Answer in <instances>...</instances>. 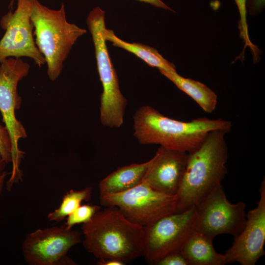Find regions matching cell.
Segmentation results:
<instances>
[{
    "mask_svg": "<svg viewBox=\"0 0 265 265\" xmlns=\"http://www.w3.org/2000/svg\"><path fill=\"white\" fill-rule=\"evenodd\" d=\"M133 135L142 145L159 144L190 153L197 149L214 130L229 132L232 124L222 119L199 117L189 121L169 118L154 107L144 105L133 116Z\"/></svg>",
    "mask_w": 265,
    "mask_h": 265,
    "instance_id": "6da1fadb",
    "label": "cell"
},
{
    "mask_svg": "<svg viewBox=\"0 0 265 265\" xmlns=\"http://www.w3.org/2000/svg\"><path fill=\"white\" fill-rule=\"evenodd\" d=\"M81 229L83 247L99 260L125 264L143 255V227L128 220L116 207L99 210Z\"/></svg>",
    "mask_w": 265,
    "mask_h": 265,
    "instance_id": "7a4b0ae2",
    "label": "cell"
},
{
    "mask_svg": "<svg viewBox=\"0 0 265 265\" xmlns=\"http://www.w3.org/2000/svg\"><path fill=\"white\" fill-rule=\"evenodd\" d=\"M224 130L210 132L200 146L188 153L184 176L176 195L175 212L194 207L227 173L228 151Z\"/></svg>",
    "mask_w": 265,
    "mask_h": 265,
    "instance_id": "3957f363",
    "label": "cell"
},
{
    "mask_svg": "<svg viewBox=\"0 0 265 265\" xmlns=\"http://www.w3.org/2000/svg\"><path fill=\"white\" fill-rule=\"evenodd\" d=\"M30 18L36 45L45 60L49 78L53 81L60 75L73 46L86 30L67 20L63 3L55 10L34 0Z\"/></svg>",
    "mask_w": 265,
    "mask_h": 265,
    "instance_id": "277c9868",
    "label": "cell"
},
{
    "mask_svg": "<svg viewBox=\"0 0 265 265\" xmlns=\"http://www.w3.org/2000/svg\"><path fill=\"white\" fill-rule=\"evenodd\" d=\"M86 24L92 36L97 70L103 86L100 98V120L110 128L120 127L124 122L127 100L121 92L118 78L107 51L104 32L105 12L97 6L89 13Z\"/></svg>",
    "mask_w": 265,
    "mask_h": 265,
    "instance_id": "5b68a950",
    "label": "cell"
},
{
    "mask_svg": "<svg viewBox=\"0 0 265 265\" xmlns=\"http://www.w3.org/2000/svg\"><path fill=\"white\" fill-rule=\"evenodd\" d=\"M30 65L21 58H8L0 62V112L12 141L13 158L9 179L12 183L22 180L20 166L25 152L20 149L19 141L27 137L24 127L15 115L22 104L18 85L28 75Z\"/></svg>",
    "mask_w": 265,
    "mask_h": 265,
    "instance_id": "8992f818",
    "label": "cell"
},
{
    "mask_svg": "<svg viewBox=\"0 0 265 265\" xmlns=\"http://www.w3.org/2000/svg\"><path fill=\"white\" fill-rule=\"evenodd\" d=\"M100 203L117 207L128 220L144 227L175 212L176 196L160 192L143 181L127 190L100 196Z\"/></svg>",
    "mask_w": 265,
    "mask_h": 265,
    "instance_id": "52a82bcc",
    "label": "cell"
},
{
    "mask_svg": "<svg viewBox=\"0 0 265 265\" xmlns=\"http://www.w3.org/2000/svg\"><path fill=\"white\" fill-rule=\"evenodd\" d=\"M194 208L195 230L212 238L223 234L236 237L245 226V204L230 203L221 184L212 188Z\"/></svg>",
    "mask_w": 265,
    "mask_h": 265,
    "instance_id": "ba28073f",
    "label": "cell"
},
{
    "mask_svg": "<svg viewBox=\"0 0 265 265\" xmlns=\"http://www.w3.org/2000/svg\"><path fill=\"white\" fill-rule=\"evenodd\" d=\"M194 207L166 215L143 227V256L152 264L168 253L180 249L195 230Z\"/></svg>",
    "mask_w": 265,
    "mask_h": 265,
    "instance_id": "9c48e42d",
    "label": "cell"
},
{
    "mask_svg": "<svg viewBox=\"0 0 265 265\" xmlns=\"http://www.w3.org/2000/svg\"><path fill=\"white\" fill-rule=\"evenodd\" d=\"M16 0V9L4 14L0 21L5 31L0 40V62L8 58L27 57L41 67L45 60L34 40L30 18L34 0Z\"/></svg>",
    "mask_w": 265,
    "mask_h": 265,
    "instance_id": "30bf717a",
    "label": "cell"
},
{
    "mask_svg": "<svg viewBox=\"0 0 265 265\" xmlns=\"http://www.w3.org/2000/svg\"><path fill=\"white\" fill-rule=\"evenodd\" d=\"M81 241L80 232L68 229L63 225L29 233L22 249L25 260L30 265H74L76 263L67 254Z\"/></svg>",
    "mask_w": 265,
    "mask_h": 265,
    "instance_id": "8fae6325",
    "label": "cell"
},
{
    "mask_svg": "<svg viewBox=\"0 0 265 265\" xmlns=\"http://www.w3.org/2000/svg\"><path fill=\"white\" fill-rule=\"evenodd\" d=\"M257 206L246 215L242 231L224 254L226 264L238 262L242 265H254L265 254V179L261 184Z\"/></svg>",
    "mask_w": 265,
    "mask_h": 265,
    "instance_id": "7c38bea8",
    "label": "cell"
},
{
    "mask_svg": "<svg viewBox=\"0 0 265 265\" xmlns=\"http://www.w3.org/2000/svg\"><path fill=\"white\" fill-rule=\"evenodd\" d=\"M188 153L160 146L151 163L144 181L155 189L176 196L185 171Z\"/></svg>",
    "mask_w": 265,
    "mask_h": 265,
    "instance_id": "4fadbf2b",
    "label": "cell"
},
{
    "mask_svg": "<svg viewBox=\"0 0 265 265\" xmlns=\"http://www.w3.org/2000/svg\"><path fill=\"white\" fill-rule=\"evenodd\" d=\"M213 239L195 230L188 236L180 250L189 265L226 264L224 254L215 250Z\"/></svg>",
    "mask_w": 265,
    "mask_h": 265,
    "instance_id": "5bb4252c",
    "label": "cell"
},
{
    "mask_svg": "<svg viewBox=\"0 0 265 265\" xmlns=\"http://www.w3.org/2000/svg\"><path fill=\"white\" fill-rule=\"evenodd\" d=\"M150 163L151 159L118 168L100 181V196L123 192L138 185L144 181Z\"/></svg>",
    "mask_w": 265,
    "mask_h": 265,
    "instance_id": "9a60e30c",
    "label": "cell"
},
{
    "mask_svg": "<svg viewBox=\"0 0 265 265\" xmlns=\"http://www.w3.org/2000/svg\"><path fill=\"white\" fill-rule=\"evenodd\" d=\"M181 91L191 97L206 112L211 113L215 109L217 96L212 89L201 82L179 75L176 71L159 70Z\"/></svg>",
    "mask_w": 265,
    "mask_h": 265,
    "instance_id": "2e32d148",
    "label": "cell"
},
{
    "mask_svg": "<svg viewBox=\"0 0 265 265\" xmlns=\"http://www.w3.org/2000/svg\"><path fill=\"white\" fill-rule=\"evenodd\" d=\"M104 35L106 41L114 46L130 52L145 62L149 66L157 67L159 70L176 71L174 64L165 59L155 49L138 43H129L119 38L113 30L106 28Z\"/></svg>",
    "mask_w": 265,
    "mask_h": 265,
    "instance_id": "e0dca14e",
    "label": "cell"
},
{
    "mask_svg": "<svg viewBox=\"0 0 265 265\" xmlns=\"http://www.w3.org/2000/svg\"><path fill=\"white\" fill-rule=\"evenodd\" d=\"M92 188L86 187L82 189H71L63 196L59 206L48 214L50 221L60 222L75 211L84 201L91 198Z\"/></svg>",
    "mask_w": 265,
    "mask_h": 265,
    "instance_id": "ac0fdd59",
    "label": "cell"
},
{
    "mask_svg": "<svg viewBox=\"0 0 265 265\" xmlns=\"http://www.w3.org/2000/svg\"><path fill=\"white\" fill-rule=\"evenodd\" d=\"M234 0L238 7L240 16V19L238 23L239 36L244 42L243 51L238 57V58H240L242 60L244 59V51L246 47H249L253 55L254 63H256L260 60V50L256 45L252 43L249 38L246 19V15L247 13L246 4L247 0Z\"/></svg>",
    "mask_w": 265,
    "mask_h": 265,
    "instance_id": "d6986e66",
    "label": "cell"
},
{
    "mask_svg": "<svg viewBox=\"0 0 265 265\" xmlns=\"http://www.w3.org/2000/svg\"><path fill=\"white\" fill-rule=\"evenodd\" d=\"M100 209L101 207L96 205H81L66 218L64 226L68 229H72L76 225L86 223Z\"/></svg>",
    "mask_w": 265,
    "mask_h": 265,
    "instance_id": "ffe728a7",
    "label": "cell"
},
{
    "mask_svg": "<svg viewBox=\"0 0 265 265\" xmlns=\"http://www.w3.org/2000/svg\"><path fill=\"white\" fill-rule=\"evenodd\" d=\"M0 155L6 163H12L13 158L12 139L7 128L0 124Z\"/></svg>",
    "mask_w": 265,
    "mask_h": 265,
    "instance_id": "44dd1931",
    "label": "cell"
},
{
    "mask_svg": "<svg viewBox=\"0 0 265 265\" xmlns=\"http://www.w3.org/2000/svg\"><path fill=\"white\" fill-rule=\"evenodd\" d=\"M156 265H189L180 250L171 252L155 262Z\"/></svg>",
    "mask_w": 265,
    "mask_h": 265,
    "instance_id": "7402d4cb",
    "label": "cell"
},
{
    "mask_svg": "<svg viewBox=\"0 0 265 265\" xmlns=\"http://www.w3.org/2000/svg\"><path fill=\"white\" fill-rule=\"evenodd\" d=\"M265 0H247V11L253 16L259 15L264 9Z\"/></svg>",
    "mask_w": 265,
    "mask_h": 265,
    "instance_id": "603a6c76",
    "label": "cell"
},
{
    "mask_svg": "<svg viewBox=\"0 0 265 265\" xmlns=\"http://www.w3.org/2000/svg\"><path fill=\"white\" fill-rule=\"evenodd\" d=\"M137 0L150 4L157 7L173 11V10L171 8H170L167 5H166L161 0Z\"/></svg>",
    "mask_w": 265,
    "mask_h": 265,
    "instance_id": "cb8c5ba5",
    "label": "cell"
},
{
    "mask_svg": "<svg viewBox=\"0 0 265 265\" xmlns=\"http://www.w3.org/2000/svg\"><path fill=\"white\" fill-rule=\"evenodd\" d=\"M98 264L100 265H124L125 264L121 261L114 259L99 260Z\"/></svg>",
    "mask_w": 265,
    "mask_h": 265,
    "instance_id": "d4e9b609",
    "label": "cell"
},
{
    "mask_svg": "<svg viewBox=\"0 0 265 265\" xmlns=\"http://www.w3.org/2000/svg\"><path fill=\"white\" fill-rule=\"evenodd\" d=\"M8 175V173L6 171H4L0 175V198L4 186L6 177Z\"/></svg>",
    "mask_w": 265,
    "mask_h": 265,
    "instance_id": "484cf974",
    "label": "cell"
},
{
    "mask_svg": "<svg viewBox=\"0 0 265 265\" xmlns=\"http://www.w3.org/2000/svg\"><path fill=\"white\" fill-rule=\"evenodd\" d=\"M7 163L3 159L1 156L0 155V175L4 171L6 164Z\"/></svg>",
    "mask_w": 265,
    "mask_h": 265,
    "instance_id": "4316f807",
    "label": "cell"
},
{
    "mask_svg": "<svg viewBox=\"0 0 265 265\" xmlns=\"http://www.w3.org/2000/svg\"><path fill=\"white\" fill-rule=\"evenodd\" d=\"M16 0H11L8 6L9 8H12L13 5Z\"/></svg>",
    "mask_w": 265,
    "mask_h": 265,
    "instance_id": "83f0119b",
    "label": "cell"
},
{
    "mask_svg": "<svg viewBox=\"0 0 265 265\" xmlns=\"http://www.w3.org/2000/svg\"></svg>",
    "mask_w": 265,
    "mask_h": 265,
    "instance_id": "f1b7e54d",
    "label": "cell"
}]
</instances>
